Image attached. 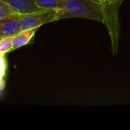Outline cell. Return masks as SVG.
<instances>
[{
  "label": "cell",
  "instance_id": "cell-1",
  "mask_svg": "<svg viewBox=\"0 0 130 130\" xmlns=\"http://www.w3.org/2000/svg\"><path fill=\"white\" fill-rule=\"evenodd\" d=\"M56 10V19L68 18H82L107 22L106 6L93 0H61Z\"/></svg>",
  "mask_w": 130,
  "mask_h": 130
},
{
  "label": "cell",
  "instance_id": "cell-2",
  "mask_svg": "<svg viewBox=\"0 0 130 130\" xmlns=\"http://www.w3.org/2000/svg\"><path fill=\"white\" fill-rule=\"evenodd\" d=\"M55 21H57L56 9H42L32 13L21 14L19 31L40 27L43 24Z\"/></svg>",
  "mask_w": 130,
  "mask_h": 130
},
{
  "label": "cell",
  "instance_id": "cell-3",
  "mask_svg": "<svg viewBox=\"0 0 130 130\" xmlns=\"http://www.w3.org/2000/svg\"><path fill=\"white\" fill-rule=\"evenodd\" d=\"M21 14L14 13L0 18V37L14 36L19 32Z\"/></svg>",
  "mask_w": 130,
  "mask_h": 130
},
{
  "label": "cell",
  "instance_id": "cell-4",
  "mask_svg": "<svg viewBox=\"0 0 130 130\" xmlns=\"http://www.w3.org/2000/svg\"><path fill=\"white\" fill-rule=\"evenodd\" d=\"M21 14L32 13L42 10L35 2V0H2Z\"/></svg>",
  "mask_w": 130,
  "mask_h": 130
},
{
  "label": "cell",
  "instance_id": "cell-5",
  "mask_svg": "<svg viewBox=\"0 0 130 130\" xmlns=\"http://www.w3.org/2000/svg\"><path fill=\"white\" fill-rule=\"evenodd\" d=\"M39 28L40 27H34V28H30V29L21 30L17 34H15L13 37V41H12L13 50L20 48L24 45H27L34 37L35 33L37 31Z\"/></svg>",
  "mask_w": 130,
  "mask_h": 130
},
{
  "label": "cell",
  "instance_id": "cell-6",
  "mask_svg": "<svg viewBox=\"0 0 130 130\" xmlns=\"http://www.w3.org/2000/svg\"><path fill=\"white\" fill-rule=\"evenodd\" d=\"M13 37H4L0 40V53L5 55V53L13 50Z\"/></svg>",
  "mask_w": 130,
  "mask_h": 130
},
{
  "label": "cell",
  "instance_id": "cell-7",
  "mask_svg": "<svg viewBox=\"0 0 130 130\" xmlns=\"http://www.w3.org/2000/svg\"><path fill=\"white\" fill-rule=\"evenodd\" d=\"M61 0H35L36 5L41 9H57Z\"/></svg>",
  "mask_w": 130,
  "mask_h": 130
},
{
  "label": "cell",
  "instance_id": "cell-8",
  "mask_svg": "<svg viewBox=\"0 0 130 130\" xmlns=\"http://www.w3.org/2000/svg\"><path fill=\"white\" fill-rule=\"evenodd\" d=\"M7 70V62L5 55L0 53V92H2L5 85V74Z\"/></svg>",
  "mask_w": 130,
  "mask_h": 130
},
{
  "label": "cell",
  "instance_id": "cell-9",
  "mask_svg": "<svg viewBox=\"0 0 130 130\" xmlns=\"http://www.w3.org/2000/svg\"><path fill=\"white\" fill-rule=\"evenodd\" d=\"M18 13L13 8L2 0H0V18Z\"/></svg>",
  "mask_w": 130,
  "mask_h": 130
},
{
  "label": "cell",
  "instance_id": "cell-10",
  "mask_svg": "<svg viewBox=\"0 0 130 130\" xmlns=\"http://www.w3.org/2000/svg\"><path fill=\"white\" fill-rule=\"evenodd\" d=\"M114 0H100L101 3H102L103 5H104L105 6H107L109 4H111Z\"/></svg>",
  "mask_w": 130,
  "mask_h": 130
},
{
  "label": "cell",
  "instance_id": "cell-11",
  "mask_svg": "<svg viewBox=\"0 0 130 130\" xmlns=\"http://www.w3.org/2000/svg\"><path fill=\"white\" fill-rule=\"evenodd\" d=\"M93 1H94V2H100V0H93Z\"/></svg>",
  "mask_w": 130,
  "mask_h": 130
},
{
  "label": "cell",
  "instance_id": "cell-12",
  "mask_svg": "<svg viewBox=\"0 0 130 130\" xmlns=\"http://www.w3.org/2000/svg\"><path fill=\"white\" fill-rule=\"evenodd\" d=\"M2 37H0V40H1V39H2Z\"/></svg>",
  "mask_w": 130,
  "mask_h": 130
}]
</instances>
